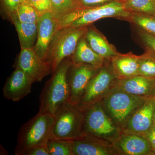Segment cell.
Segmentation results:
<instances>
[{
	"mask_svg": "<svg viewBox=\"0 0 155 155\" xmlns=\"http://www.w3.org/2000/svg\"><path fill=\"white\" fill-rule=\"evenodd\" d=\"M153 125H155V107L154 110L153 118Z\"/></svg>",
	"mask_w": 155,
	"mask_h": 155,
	"instance_id": "d6a6232c",
	"label": "cell"
},
{
	"mask_svg": "<svg viewBox=\"0 0 155 155\" xmlns=\"http://www.w3.org/2000/svg\"><path fill=\"white\" fill-rule=\"evenodd\" d=\"M84 111V133L111 143L122 133L121 129L106 114L101 102Z\"/></svg>",
	"mask_w": 155,
	"mask_h": 155,
	"instance_id": "8992f818",
	"label": "cell"
},
{
	"mask_svg": "<svg viewBox=\"0 0 155 155\" xmlns=\"http://www.w3.org/2000/svg\"><path fill=\"white\" fill-rule=\"evenodd\" d=\"M123 0H78L81 8H91L103 5L114 1L123 2Z\"/></svg>",
	"mask_w": 155,
	"mask_h": 155,
	"instance_id": "f546056e",
	"label": "cell"
},
{
	"mask_svg": "<svg viewBox=\"0 0 155 155\" xmlns=\"http://www.w3.org/2000/svg\"><path fill=\"white\" fill-rule=\"evenodd\" d=\"M147 99L114 87L100 102L106 114L122 130L129 117Z\"/></svg>",
	"mask_w": 155,
	"mask_h": 155,
	"instance_id": "3957f363",
	"label": "cell"
},
{
	"mask_svg": "<svg viewBox=\"0 0 155 155\" xmlns=\"http://www.w3.org/2000/svg\"><path fill=\"white\" fill-rule=\"evenodd\" d=\"M16 68L21 69L33 83L53 73L49 63L42 60L33 48L21 49Z\"/></svg>",
	"mask_w": 155,
	"mask_h": 155,
	"instance_id": "30bf717a",
	"label": "cell"
},
{
	"mask_svg": "<svg viewBox=\"0 0 155 155\" xmlns=\"http://www.w3.org/2000/svg\"><path fill=\"white\" fill-rule=\"evenodd\" d=\"M118 155H150L152 147L142 134L122 133L112 143Z\"/></svg>",
	"mask_w": 155,
	"mask_h": 155,
	"instance_id": "4fadbf2b",
	"label": "cell"
},
{
	"mask_svg": "<svg viewBox=\"0 0 155 155\" xmlns=\"http://www.w3.org/2000/svg\"><path fill=\"white\" fill-rule=\"evenodd\" d=\"M20 155H50L47 145L31 147L23 151Z\"/></svg>",
	"mask_w": 155,
	"mask_h": 155,
	"instance_id": "f1b7e54d",
	"label": "cell"
},
{
	"mask_svg": "<svg viewBox=\"0 0 155 155\" xmlns=\"http://www.w3.org/2000/svg\"><path fill=\"white\" fill-rule=\"evenodd\" d=\"M54 116L50 138L74 140L85 134V111L67 102Z\"/></svg>",
	"mask_w": 155,
	"mask_h": 155,
	"instance_id": "277c9868",
	"label": "cell"
},
{
	"mask_svg": "<svg viewBox=\"0 0 155 155\" xmlns=\"http://www.w3.org/2000/svg\"><path fill=\"white\" fill-rule=\"evenodd\" d=\"M114 87L128 94L145 99L152 98L155 91V79L137 75L116 79Z\"/></svg>",
	"mask_w": 155,
	"mask_h": 155,
	"instance_id": "2e32d148",
	"label": "cell"
},
{
	"mask_svg": "<svg viewBox=\"0 0 155 155\" xmlns=\"http://www.w3.org/2000/svg\"><path fill=\"white\" fill-rule=\"evenodd\" d=\"M143 135L149 141L152 150L155 149V125H153L149 131Z\"/></svg>",
	"mask_w": 155,
	"mask_h": 155,
	"instance_id": "1f68e13d",
	"label": "cell"
},
{
	"mask_svg": "<svg viewBox=\"0 0 155 155\" xmlns=\"http://www.w3.org/2000/svg\"><path fill=\"white\" fill-rule=\"evenodd\" d=\"M19 36L21 49L33 48L37 37V23H23L13 19Z\"/></svg>",
	"mask_w": 155,
	"mask_h": 155,
	"instance_id": "ffe728a7",
	"label": "cell"
},
{
	"mask_svg": "<svg viewBox=\"0 0 155 155\" xmlns=\"http://www.w3.org/2000/svg\"><path fill=\"white\" fill-rule=\"evenodd\" d=\"M4 1L6 8L12 15L16 13L20 5L27 2V0H4Z\"/></svg>",
	"mask_w": 155,
	"mask_h": 155,
	"instance_id": "4dcf8cb0",
	"label": "cell"
},
{
	"mask_svg": "<svg viewBox=\"0 0 155 155\" xmlns=\"http://www.w3.org/2000/svg\"><path fill=\"white\" fill-rule=\"evenodd\" d=\"M88 26L66 27L58 31L50 44L47 58L54 73L65 59L75 52L78 41L86 33Z\"/></svg>",
	"mask_w": 155,
	"mask_h": 155,
	"instance_id": "5b68a950",
	"label": "cell"
},
{
	"mask_svg": "<svg viewBox=\"0 0 155 155\" xmlns=\"http://www.w3.org/2000/svg\"><path fill=\"white\" fill-rule=\"evenodd\" d=\"M27 2L36 10L40 16L51 12V0H27Z\"/></svg>",
	"mask_w": 155,
	"mask_h": 155,
	"instance_id": "4316f807",
	"label": "cell"
},
{
	"mask_svg": "<svg viewBox=\"0 0 155 155\" xmlns=\"http://www.w3.org/2000/svg\"><path fill=\"white\" fill-rule=\"evenodd\" d=\"M116 79L110 59H106L99 72L91 81L76 106L85 111L91 106L100 102L114 88Z\"/></svg>",
	"mask_w": 155,
	"mask_h": 155,
	"instance_id": "52a82bcc",
	"label": "cell"
},
{
	"mask_svg": "<svg viewBox=\"0 0 155 155\" xmlns=\"http://www.w3.org/2000/svg\"><path fill=\"white\" fill-rule=\"evenodd\" d=\"M155 100L147 99L129 117L122 129V133L145 134L153 125Z\"/></svg>",
	"mask_w": 155,
	"mask_h": 155,
	"instance_id": "8fae6325",
	"label": "cell"
},
{
	"mask_svg": "<svg viewBox=\"0 0 155 155\" xmlns=\"http://www.w3.org/2000/svg\"><path fill=\"white\" fill-rule=\"evenodd\" d=\"M126 20L135 25L140 30L155 37V16L130 12Z\"/></svg>",
	"mask_w": 155,
	"mask_h": 155,
	"instance_id": "44dd1931",
	"label": "cell"
},
{
	"mask_svg": "<svg viewBox=\"0 0 155 155\" xmlns=\"http://www.w3.org/2000/svg\"><path fill=\"white\" fill-rule=\"evenodd\" d=\"M70 58L73 64H90L98 68L102 67L106 60L92 49L84 35L79 40L75 52Z\"/></svg>",
	"mask_w": 155,
	"mask_h": 155,
	"instance_id": "d6986e66",
	"label": "cell"
},
{
	"mask_svg": "<svg viewBox=\"0 0 155 155\" xmlns=\"http://www.w3.org/2000/svg\"><path fill=\"white\" fill-rule=\"evenodd\" d=\"M84 37L92 49L104 59H110L119 54L114 45L94 27L88 25Z\"/></svg>",
	"mask_w": 155,
	"mask_h": 155,
	"instance_id": "ac0fdd59",
	"label": "cell"
},
{
	"mask_svg": "<svg viewBox=\"0 0 155 155\" xmlns=\"http://www.w3.org/2000/svg\"><path fill=\"white\" fill-rule=\"evenodd\" d=\"M137 33L147 49L155 54V37L146 33L138 28L137 29Z\"/></svg>",
	"mask_w": 155,
	"mask_h": 155,
	"instance_id": "83f0119b",
	"label": "cell"
},
{
	"mask_svg": "<svg viewBox=\"0 0 155 155\" xmlns=\"http://www.w3.org/2000/svg\"><path fill=\"white\" fill-rule=\"evenodd\" d=\"M101 68L90 64L72 63L67 73L69 88L68 102L78 105L91 81Z\"/></svg>",
	"mask_w": 155,
	"mask_h": 155,
	"instance_id": "ba28073f",
	"label": "cell"
},
{
	"mask_svg": "<svg viewBox=\"0 0 155 155\" xmlns=\"http://www.w3.org/2000/svg\"><path fill=\"white\" fill-rule=\"evenodd\" d=\"M138 75L155 79V54L149 50L139 56Z\"/></svg>",
	"mask_w": 155,
	"mask_h": 155,
	"instance_id": "603a6c76",
	"label": "cell"
},
{
	"mask_svg": "<svg viewBox=\"0 0 155 155\" xmlns=\"http://www.w3.org/2000/svg\"><path fill=\"white\" fill-rule=\"evenodd\" d=\"M72 64L71 58L65 59L45 84L40 94L39 113L54 116L61 106L68 102L69 88L67 73Z\"/></svg>",
	"mask_w": 155,
	"mask_h": 155,
	"instance_id": "6da1fadb",
	"label": "cell"
},
{
	"mask_svg": "<svg viewBox=\"0 0 155 155\" xmlns=\"http://www.w3.org/2000/svg\"><path fill=\"white\" fill-rule=\"evenodd\" d=\"M139 56L133 53H119L110 59L111 67L116 79H121L138 75Z\"/></svg>",
	"mask_w": 155,
	"mask_h": 155,
	"instance_id": "e0dca14e",
	"label": "cell"
},
{
	"mask_svg": "<svg viewBox=\"0 0 155 155\" xmlns=\"http://www.w3.org/2000/svg\"><path fill=\"white\" fill-rule=\"evenodd\" d=\"M51 12L57 20L81 8L78 0H51Z\"/></svg>",
	"mask_w": 155,
	"mask_h": 155,
	"instance_id": "7402d4cb",
	"label": "cell"
},
{
	"mask_svg": "<svg viewBox=\"0 0 155 155\" xmlns=\"http://www.w3.org/2000/svg\"><path fill=\"white\" fill-rule=\"evenodd\" d=\"M86 8L85 14L72 22L68 27L78 28L88 26L97 20L108 17L126 20L130 14L125 10L123 3L120 1H114L94 8Z\"/></svg>",
	"mask_w": 155,
	"mask_h": 155,
	"instance_id": "9c48e42d",
	"label": "cell"
},
{
	"mask_svg": "<svg viewBox=\"0 0 155 155\" xmlns=\"http://www.w3.org/2000/svg\"><path fill=\"white\" fill-rule=\"evenodd\" d=\"M12 18L23 23H37L39 16L36 10L28 3L20 5Z\"/></svg>",
	"mask_w": 155,
	"mask_h": 155,
	"instance_id": "484cf974",
	"label": "cell"
},
{
	"mask_svg": "<svg viewBox=\"0 0 155 155\" xmlns=\"http://www.w3.org/2000/svg\"><path fill=\"white\" fill-rule=\"evenodd\" d=\"M150 155H155V149L152 150Z\"/></svg>",
	"mask_w": 155,
	"mask_h": 155,
	"instance_id": "836d02e7",
	"label": "cell"
},
{
	"mask_svg": "<svg viewBox=\"0 0 155 155\" xmlns=\"http://www.w3.org/2000/svg\"><path fill=\"white\" fill-rule=\"evenodd\" d=\"M32 84L21 69L16 68L3 87L4 96L9 101H19L30 93Z\"/></svg>",
	"mask_w": 155,
	"mask_h": 155,
	"instance_id": "9a60e30c",
	"label": "cell"
},
{
	"mask_svg": "<svg viewBox=\"0 0 155 155\" xmlns=\"http://www.w3.org/2000/svg\"><path fill=\"white\" fill-rule=\"evenodd\" d=\"M152 98L153 99H154L155 100V91L154 94Z\"/></svg>",
	"mask_w": 155,
	"mask_h": 155,
	"instance_id": "e575fe53",
	"label": "cell"
},
{
	"mask_svg": "<svg viewBox=\"0 0 155 155\" xmlns=\"http://www.w3.org/2000/svg\"><path fill=\"white\" fill-rule=\"evenodd\" d=\"M54 116L38 113L20 127L17 144L14 150L16 155L38 146L46 145L51 137Z\"/></svg>",
	"mask_w": 155,
	"mask_h": 155,
	"instance_id": "7a4b0ae2",
	"label": "cell"
},
{
	"mask_svg": "<svg viewBox=\"0 0 155 155\" xmlns=\"http://www.w3.org/2000/svg\"><path fill=\"white\" fill-rule=\"evenodd\" d=\"M47 146L50 155H74L72 140L50 138Z\"/></svg>",
	"mask_w": 155,
	"mask_h": 155,
	"instance_id": "d4e9b609",
	"label": "cell"
},
{
	"mask_svg": "<svg viewBox=\"0 0 155 155\" xmlns=\"http://www.w3.org/2000/svg\"><path fill=\"white\" fill-rule=\"evenodd\" d=\"M72 141L74 155H118L112 143L86 134Z\"/></svg>",
	"mask_w": 155,
	"mask_h": 155,
	"instance_id": "5bb4252c",
	"label": "cell"
},
{
	"mask_svg": "<svg viewBox=\"0 0 155 155\" xmlns=\"http://www.w3.org/2000/svg\"><path fill=\"white\" fill-rule=\"evenodd\" d=\"M58 20L51 12L40 17L37 22V37L34 49L42 60L46 61L49 48L56 32Z\"/></svg>",
	"mask_w": 155,
	"mask_h": 155,
	"instance_id": "7c38bea8",
	"label": "cell"
},
{
	"mask_svg": "<svg viewBox=\"0 0 155 155\" xmlns=\"http://www.w3.org/2000/svg\"><path fill=\"white\" fill-rule=\"evenodd\" d=\"M122 2L128 12L155 16V0H123Z\"/></svg>",
	"mask_w": 155,
	"mask_h": 155,
	"instance_id": "cb8c5ba5",
	"label": "cell"
}]
</instances>
